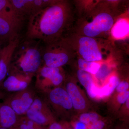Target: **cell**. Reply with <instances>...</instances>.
<instances>
[{"instance_id": "cell-1", "label": "cell", "mask_w": 129, "mask_h": 129, "mask_svg": "<svg viewBox=\"0 0 129 129\" xmlns=\"http://www.w3.org/2000/svg\"><path fill=\"white\" fill-rule=\"evenodd\" d=\"M69 9L62 2L55 3L30 16L27 34L31 39L49 44L61 39L70 20Z\"/></svg>"}, {"instance_id": "cell-2", "label": "cell", "mask_w": 129, "mask_h": 129, "mask_svg": "<svg viewBox=\"0 0 129 129\" xmlns=\"http://www.w3.org/2000/svg\"><path fill=\"white\" fill-rule=\"evenodd\" d=\"M85 16L78 23L77 34L95 38L107 34L109 35L116 18L108 5L99 3Z\"/></svg>"}, {"instance_id": "cell-3", "label": "cell", "mask_w": 129, "mask_h": 129, "mask_svg": "<svg viewBox=\"0 0 129 129\" xmlns=\"http://www.w3.org/2000/svg\"><path fill=\"white\" fill-rule=\"evenodd\" d=\"M63 39L72 50L76 51L84 60L100 62L111 61L112 48L106 41L77 34L73 37Z\"/></svg>"}, {"instance_id": "cell-4", "label": "cell", "mask_w": 129, "mask_h": 129, "mask_svg": "<svg viewBox=\"0 0 129 129\" xmlns=\"http://www.w3.org/2000/svg\"><path fill=\"white\" fill-rule=\"evenodd\" d=\"M16 57L15 70L25 76L30 78L41 67L42 52L37 46L30 43H25L17 52Z\"/></svg>"}, {"instance_id": "cell-5", "label": "cell", "mask_w": 129, "mask_h": 129, "mask_svg": "<svg viewBox=\"0 0 129 129\" xmlns=\"http://www.w3.org/2000/svg\"><path fill=\"white\" fill-rule=\"evenodd\" d=\"M48 45L42 52V61L45 66L59 68L68 63L72 50L63 39Z\"/></svg>"}, {"instance_id": "cell-6", "label": "cell", "mask_w": 129, "mask_h": 129, "mask_svg": "<svg viewBox=\"0 0 129 129\" xmlns=\"http://www.w3.org/2000/svg\"><path fill=\"white\" fill-rule=\"evenodd\" d=\"M36 96L35 91L27 88L7 95L3 102L10 106L17 115L24 116Z\"/></svg>"}, {"instance_id": "cell-7", "label": "cell", "mask_w": 129, "mask_h": 129, "mask_svg": "<svg viewBox=\"0 0 129 129\" xmlns=\"http://www.w3.org/2000/svg\"><path fill=\"white\" fill-rule=\"evenodd\" d=\"M24 116L29 120L44 127L56 121L54 115L48 110L45 101L37 95Z\"/></svg>"}, {"instance_id": "cell-8", "label": "cell", "mask_w": 129, "mask_h": 129, "mask_svg": "<svg viewBox=\"0 0 129 129\" xmlns=\"http://www.w3.org/2000/svg\"><path fill=\"white\" fill-rule=\"evenodd\" d=\"M22 19L12 8L0 13V39L9 41L17 36Z\"/></svg>"}, {"instance_id": "cell-9", "label": "cell", "mask_w": 129, "mask_h": 129, "mask_svg": "<svg viewBox=\"0 0 129 129\" xmlns=\"http://www.w3.org/2000/svg\"><path fill=\"white\" fill-rule=\"evenodd\" d=\"M46 95L48 102L55 109L59 116H63L64 112L73 108L72 101L65 89L58 86L49 91Z\"/></svg>"}, {"instance_id": "cell-10", "label": "cell", "mask_w": 129, "mask_h": 129, "mask_svg": "<svg viewBox=\"0 0 129 129\" xmlns=\"http://www.w3.org/2000/svg\"><path fill=\"white\" fill-rule=\"evenodd\" d=\"M18 36L9 41L8 44L0 52V87L6 79L13 57L19 43Z\"/></svg>"}, {"instance_id": "cell-11", "label": "cell", "mask_w": 129, "mask_h": 129, "mask_svg": "<svg viewBox=\"0 0 129 129\" xmlns=\"http://www.w3.org/2000/svg\"><path fill=\"white\" fill-rule=\"evenodd\" d=\"M129 35V10L119 15L116 18L110 30L111 39L120 41L128 39Z\"/></svg>"}, {"instance_id": "cell-12", "label": "cell", "mask_w": 129, "mask_h": 129, "mask_svg": "<svg viewBox=\"0 0 129 129\" xmlns=\"http://www.w3.org/2000/svg\"><path fill=\"white\" fill-rule=\"evenodd\" d=\"M21 117L9 105L0 102V127L14 128L18 125Z\"/></svg>"}, {"instance_id": "cell-13", "label": "cell", "mask_w": 129, "mask_h": 129, "mask_svg": "<svg viewBox=\"0 0 129 129\" xmlns=\"http://www.w3.org/2000/svg\"><path fill=\"white\" fill-rule=\"evenodd\" d=\"M16 74H12L5 79L1 87L6 91L14 92L25 89L28 87L29 82L26 80L30 78L24 76L19 78L21 74L15 71Z\"/></svg>"}, {"instance_id": "cell-14", "label": "cell", "mask_w": 129, "mask_h": 129, "mask_svg": "<svg viewBox=\"0 0 129 129\" xmlns=\"http://www.w3.org/2000/svg\"><path fill=\"white\" fill-rule=\"evenodd\" d=\"M65 89L70 97L74 109L78 112L84 111L86 107V101L76 84L73 82H68Z\"/></svg>"}, {"instance_id": "cell-15", "label": "cell", "mask_w": 129, "mask_h": 129, "mask_svg": "<svg viewBox=\"0 0 129 129\" xmlns=\"http://www.w3.org/2000/svg\"><path fill=\"white\" fill-rule=\"evenodd\" d=\"M120 81L117 75L113 72L102 85L98 86L96 99H104L110 96Z\"/></svg>"}, {"instance_id": "cell-16", "label": "cell", "mask_w": 129, "mask_h": 129, "mask_svg": "<svg viewBox=\"0 0 129 129\" xmlns=\"http://www.w3.org/2000/svg\"><path fill=\"white\" fill-rule=\"evenodd\" d=\"M35 0H9L12 9L19 16L23 18L24 15L30 16L37 12L35 5Z\"/></svg>"}, {"instance_id": "cell-17", "label": "cell", "mask_w": 129, "mask_h": 129, "mask_svg": "<svg viewBox=\"0 0 129 129\" xmlns=\"http://www.w3.org/2000/svg\"><path fill=\"white\" fill-rule=\"evenodd\" d=\"M60 68H52L44 66L41 67L37 73L44 78L48 79L56 86L60 85L63 80Z\"/></svg>"}, {"instance_id": "cell-18", "label": "cell", "mask_w": 129, "mask_h": 129, "mask_svg": "<svg viewBox=\"0 0 129 129\" xmlns=\"http://www.w3.org/2000/svg\"><path fill=\"white\" fill-rule=\"evenodd\" d=\"M113 66L111 61L102 63L98 72L93 75L94 80L98 83V85H101L102 86L105 83L109 76L113 73Z\"/></svg>"}, {"instance_id": "cell-19", "label": "cell", "mask_w": 129, "mask_h": 129, "mask_svg": "<svg viewBox=\"0 0 129 129\" xmlns=\"http://www.w3.org/2000/svg\"><path fill=\"white\" fill-rule=\"evenodd\" d=\"M103 62L88 61L80 58L78 60V65L79 69L94 75L98 72Z\"/></svg>"}, {"instance_id": "cell-20", "label": "cell", "mask_w": 129, "mask_h": 129, "mask_svg": "<svg viewBox=\"0 0 129 129\" xmlns=\"http://www.w3.org/2000/svg\"><path fill=\"white\" fill-rule=\"evenodd\" d=\"M101 0H76V4L79 11L85 15L96 7Z\"/></svg>"}, {"instance_id": "cell-21", "label": "cell", "mask_w": 129, "mask_h": 129, "mask_svg": "<svg viewBox=\"0 0 129 129\" xmlns=\"http://www.w3.org/2000/svg\"><path fill=\"white\" fill-rule=\"evenodd\" d=\"M13 129H48L46 127L41 126L26 117H21L18 125Z\"/></svg>"}, {"instance_id": "cell-22", "label": "cell", "mask_w": 129, "mask_h": 129, "mask_svg": "<svg viewBox=\"0 0 129 129\" xmlns=\"http://www.w3.org/2000/svg\"><path fill=\"white\" fill-rule=\"evenodd\" d=\"M77 76L80 83L85 89L95 82L93 75L81 70L77 71Z\"/></svg>"}, {"instance_id": "cell-23", "label": "cell", "mask_w": 129, "mask_h": 129, "mask_svg": "<svg viewBox=\"0 0 129 129\" xmlns=\"http://www.w3.org/2000/svg\"><path fill=\"white\" fill-rule=\"evenodd\" d=\"M102 118L99 114L95 112L83 113L80 114L78 120L85 124L86 126Z\"/></svg>"}, {"instance_id": "cell-24", "label": "cell", "mask_w": 129, "mask_h": 129, "mask_svg": "<svg viewBox=\"0 0 129 129\" xmlns=\"http://www.w3.org/2000/svg\"><path fill=\"white\" fill-rule=\"evenodd\" d=\"M107 120L102 118L86 126L87 129H106L108 126Z\"/></svg>"}, {"instance_id": "cell-25", "label": "cell", "mask_w": 129, "mask_h": 129, "mask_svg": "<svg viewBox=\"0 0 129 129\" xmlns=\"http://www.w3.org/2000/svg\"><path fill=\"white\" fill-rule=\"evenodd\" d=\"M129 99V91L128 90L119 93L117 96V101L118 103L123 104L125 103L126 101Z\"/></svg>"}, {"instance_id": "cell-26", "label": "cell", "mask_w": 129, "mask_h": 129, "mask_svg": "<svg viewBox=\"0 0 129 129\" xmlns=\"http://www.w3.org/2000/svg\"><path fill=\"white\" fill-rule=\"evenodd\" d=\"M129 88V83L127 81H120L116 87V89L118 93H120L128 90Z\"/></svg>"}, {"instance_id": "cell-27", "label": "cell", "mask_w": 129, "mask_h": 129, "mask_svg": "<svg viewBox=\"0 0 129 129\" xmlns=\"http://www.w3.org/2000/svg\"><path fill=\"white\" fill-rule=\"evenodd\" d=\"M11 8L9 0H0V13Z\"/></svg>"}, {"instance_id": "cell-28", "label": "cell", "mask_w": 129, "mask_h": 129, "mask_svg": "<svg viewBox=\"0 0 129 129\" xmlns=\"http://www.w3.org/2000/svg\"><path fill=\"white\" fill-rule=\"evenodd\" d=\"M73 125V129H87L86 125L79 120L74 123Z\"/></svg>"}, {"instance_id": "cell-29", "label": "cell", "mask_w": 129, "mask_h": 129, "mask_svg": "<svg viewBox=\"0 0 129 129\" xmlns=\"http://www.w3.org/2000/svg\"><path fill=\"white\" fill-rule=\"evenodd\" d=\"M124 0H101V2L104 1L105 3H107L106 5H116L118 4L119 3L121 2Z\"/></svg>"}, {"instance_id": "cell-30", "label": "cell", "mask_w": 129, "mask_h": 129, "mask_svg": "<svg viewBox=\"0 0 129 129\" xmlns=\"http://www.w3.org/2000/svg\"><path fill=\"white\" fill-rule=\"evenodd\" d=\"M6 92L0 90V99H4L7 95Z\"/></svg>"}, {"instance_id": "cell-31", "label": "cell", "mask_w": 129, "mask_h": 129, "mask_svg": "<svg viewBox=\"0 0 129 129\" xmlns=\"http://www.w3.org/2000/svg\"><path fill=\"white\" fill-rule=\"evenodd\" d=\"M44 4L51 3L53 1V0H41Z\"/></svg>"}, {"instance_id": "cell-32", "label": "cell", "mask_w": 129, "mask_h": 129, "mask_svg": "<svg viewBox=\"0 0 129 129\" xmlns=\"http://www.w3.org/2000/svg\"><path fill=\"white\" fill-rule=\"evenodd\" d=\"M63 129H72L70 127V125H69L68 123H67L65 126H64V128Z\"/></svg>"}, {"instance_id": "cell-33", "label": "cell", "mask_w": 129, "mask_h": 129, "mask_svg": "<svg viewBox=\"0 0 129 129\" xmlns=\"http://www.w3.org/2000/svg\"><path fill=\"white\" fill-rule=\"evenodd\" d=\"M0 129H13L12 128H1L0 127Z\"/></svg>"}, {"instance_id": "cell-34", "label": "cell", "mask_w": 129, "mask_h": 129, "mask_svg": "<svg viewBox=\"0 0 129 129\" xmlns=\"http://www.w3.org/2000/svg\"><path fill=\"white\" fill-rule=\"evenodd\" d=\"M118 129H128L127 128H125V127H123V128H120Z\"/></svg>"}, {"instance_id": "cell-35", "label": "cell", "mask_w": 129, "mask_h": 129, "mask_svg": "<svg viewBox=\"0 0 129 129\" xmlns=\"http://www.w3.org/2000/svg\"><path fill=\"white\" fill-rule=\"evenodd\" d=\"M2 49H1V48H0V52H1V50Z\"/></svg>"}]
</instances>
